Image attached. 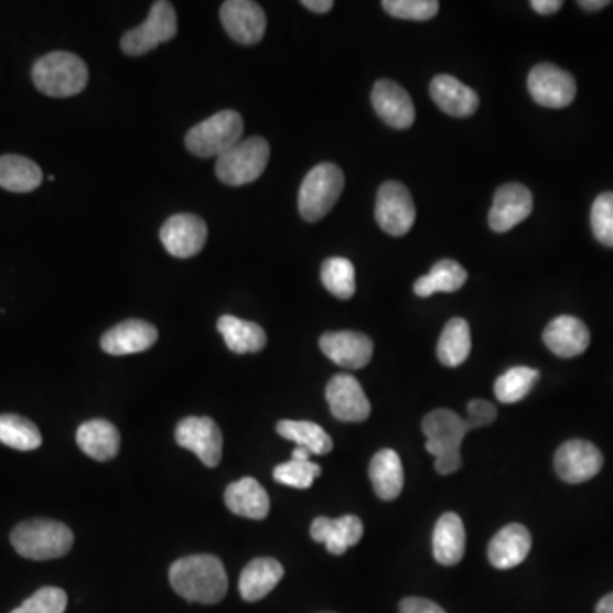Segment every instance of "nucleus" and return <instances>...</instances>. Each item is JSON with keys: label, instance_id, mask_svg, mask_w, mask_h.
Here are the masks:
<instances>
[{"label": "nucleus", "instance_id": "nucleus-30", "mask_svg": "<svg viewBox=\"0 0 613 613\" xmlns=\"http://www.w3.org/2000/svg\"><path fill=\"white\" fill-rule=\"evenodd\" d=\"M43 172L36 162L23 155H2L0 158V187L12 193H30L40 187Z\"/></svg>", "mask_w": 613, "mask_h": 613}, {"label": "nucleus", "instance_id": "nucleus-23", "mask_svg": "<svg viewBox=\"0 0 613 613\" xmlns=\"http://www.w3.org/2000/svg\"><path fill=\"white\" fill-rule=\"evenodd\" d=\"M430 94L438 108L450 117L467 118L477 111V93L452 75H437L431 80Z\"/></svg>", "mask_w": 613, "mask_h": 613}, {"label": "nucleus", "instance_id": "nucleus-7", "mask_svg": "<svg viewBox=\"0 0 613 613\" xmlns=\"http://www.w3.org/2000/svg\"><path fill=\"white\" fill-rule=\"evenodd\" d=\"M270 161V143L262 137L240 140L217 159L215 172L218 180L228 186H244L261 178Z\"/></svg>", "mask_w": 613, "mask_h": 613}, {"label": "nucleus", "instance_id": "nucleus-28", "mask_svg": "<svg viewBox=\"0 0 613 613\" xmlns=\"http://www.w3.org/2000/svg\"><path fill=\"white\" fill-rule=\"evenodd\" d=\"M368 474H370L375 493L384 502H392V499H396L402 493V487H405V467H402L400 456L394 450L384 449L375 453Z\"/></svg>", "mask_w": 613, "mask_h": 613}, {"label": "nucleus", "instance_id": "nucleus-42", "mask_svg": "<svg viewBox=\"0 0 613 613\" xmlns=\"http://www.w3.org/2000/svg\"><path fill=\"white\" fill-rule=\"evenodd\" d=\"M400 613H447L442 606L437 605V603L431 602L427 599H418V596H411V599H405L399 605Z\"/></svg>", "mask_w": 613, "mask_h": 613}, {"label": "nucleus", "instance_id": "nucleus-11", "mask_svg": "<svg viewBox=\"0 0 613 613\" xmlns=\"http://www.w3.org/2000/svg\"><path fill=\"white\" fill-rule=\"evenodd\" d=\"M176 442L195 453L206 467H217L221 464L224 438L214 419L198 416L184 418L176 428Z\"/></svg>", "mask_w": 613, "mask_h": 613}, {"label": "nucleus", "instance_id": "nucleus-14", "mask_svg": "<svg viewBox=\"0 0 613 613\" xmlns=\"http://www.w3.org/2000/svg\"><path fill=\"white\" fill-rule=\"evenodd\" d=\"M553 467L564 483H587L602 471L603 455L593 443L571 440L561 445L556 453Z\"/></svg>", "mask_w": 613, "mask_h": 613}, {"label": "nucleus", "instance_id": "nucleus-33", "mask_svg": "<svg viewBox=\"0 0 613 613\" xmlns=\"http://www.w3.org/2000/svg\"><path fill=\"white\" fill-rule=\"evenodd\" d=\"M280 437L297 443L300 449L311 452V455H325L333 450V440L319 424L312 421H292L283 419L277 424Z\"/></svg>", "mask_w": 613, "mask_h": 613}, {"label": "nucleus", "instance_id": "nucleus-37", "mask_svg": "<svg viewBox=\"0 0 613 613\" xmlns=\"http://www.w3.org/2000/svg\"><path fill=\"white\" fill-rule=\"evenodd\" d=\"M321 465L314 464L311 460L300 462L290 460L284 464L275 467L273 477L277 483L283 486L295 487V490H309L314 484L315 478L321 475Z\"/></svg>", "mask_w": 613, "mask_h": 613}, {"label": "nucleus", "instance_id": "nucleus-38", "mask_svg": "<svg viewBox=\"0 0 613 613\" xmlns=\"http://www.w3.org/2000/svg\"><path fill=\"white\" fill-rule=\"evenodd\" d=\"M67 609V593L61 588L45 587L37 590L23 605L11 613H64Z\"/></svg>", "mask_w": 613, "mask_h": 613}, {"label": "nucleus", "instance_id": "nucleus-27", "mask_svg": "<svg viewBox=\"0 0 613 613\" xmlns=\"http://www.w3.org/2000/svg\"><path fill=\"white\" fill-rule=\"evenodd\" d=\"M77 445L90 459L106 462L118 455L120 433L106 419H90L77 430Z\"/></svg>", "mask_w": 613, "mask_h": 613}, {"label": "nucleus", "instance_id": "nucleus-16", "mask_svg": "<svg viewBox=\"0 0 613 613\" xmlns=\"http://www.w3.org/2000/svg\"><path fill=\"white\" fill-rule=\"evenodd\" d=\"M534 198L524 184L509 183L497 187L494 193L493 208L490 212V225L494 233H508L525 218L530 217Z\"/></svg>", "mask_w": 613, "mask_h": 613}, {"label": "nucleus", "instance_id": "nucleus-19", "mask_svg": "<svg viewBox=\"0 0 613 613\" xmlns=\"http://www.w3.org/2000/svg\"><path fill=\"white\" fill-rule=\"evenodd\" d=\"M158 337L155 325L140 319H130L103 334L101 348L112 356L136 355L152 348Z\"/></svg>", "mask_w": 613, "mask_h": 613}, {"label": "nucleus", "instance_id": "nucleus-35", "mask_svg": "<svg viewBox=\"0 0 613 613\" xmlns=\"http://www.w3.org/2000/svg\"><path fill=\"white\" fill-rule=\"evenodd\" d=\"M540 378V372L530 367H513L497 378L494 384L496 399L503 405H515L520 402L534 389Z\"/></svg>", "mask_w": 613, "mask_h": 613}, {"label": "nucleus", "instance_id": "nucleus-4", "mask_svg": "<svg viewBox=\"0 0 613 613\" xmlns=\"http://www.w3.org/2000/svg\"><path fill=\"white\" fill-rule=\"evenodd\" d=\"M33 83L46 96L71 98L86 89L89 68L75 53H49L34 64Z\"/></svg>", "mask_w": 613, "mask_h": 613}, {"label": "nucleus", "instance_id": "nucleus-22", "mask_svg": "<svg viewBox=\"0 0 613 613\" xmlns=\"http://www.w3.org/2000/svg\"><path fill=\"white\" fill-rule=\"evenodd\" d=\"M311 537L315 542L324 544L333 556H341L362 540L363 524L355 515H344L337 520L319 516L312 521Z\"/></svg>", "mask_w": 613, "mask_h": 613}, {"label": "nucleus", "instance_id": "nucleus-15", "mask_svg": "<svg viewBox=\"0 0 613 613\" xmlns=\"http://www.w3.org/2000/svg\"><path fill=\"white\" fill-rule=\"evenodd\" d=\"M208 228L198 215L178 214L165 221L161 228V240L165 251L174 258H191L198 255L206 244Z\"/></svg>", "mask_w": 613, "mask_h": 613}, {"label": "nucleus", "instance_id": "nucleus-20", "mask_svg": "<svg viewBox=\"0 0 613 613\" xmlns=\"http://www.w3.org/2000/svg\"><path fill=\"white\" fill-rule=\"evenodd\" d=\"M590 331L580 319L561 315L553 319L544 331V343L553 355L574 358L583 355L590 346Z\"/></svg>", "mask_w": 613, "mask_h": 613}, {"label": "nucleus", "instance_id": "nucleus-10", "mask_svg": "<svg viewBox=\"0 0 613 613\" xmlns=\"http://www.w3.org/2000/svg\"><path fill=\"white\" fill-rule=\"evenodd\" d=\"M528 90L540 106L566 108L577 98V80L558 65L539 64L528 75Z\"/></svg>", "mask_w": 613, "mask_h": 613}, {"label": "nucleus", "instance_id": "nucleus-8", "mask_svg": "<svg viewBox=\"0 0 613 613\" xmlns=\"http://www.w3.org/2000/svg\"><path fill=\"white\" fill-rule=\"evenodd\" d=\"M176 33V9L168 0H158V2H153L146 23L123 34L121 50L130 56L146 55L158 49L161 43L172 40Z\"/></svg>", "mask_w": 613, "mask_h": 613}, {"label": "nucleus", "instance_id": "nucleus-39", "mask_svg": "<svg viewBox=\"0 0 613 613\" xmlns=\"http://www.w3.org/2000/svg\"><path fill=\"white\" fill-rule=\"evenodd\" d=\"M381 8L394 18L408 21H428L440 11V4L434 0H384Z\"/></svg>", "mask_w": 613, "mask_h": 613}, {"label": "nucleus", "instance_id": "nucleus-29", "mask_svg": "<svg viewBox=\"0 0 613 613\" xmlns=\"http://www.w3.org/2000/svg\"><path fill=\"white\" fill-rule=\"evenodd\" d=\"M218 331L224 337L225 344L230 352L237 355L244 353H259L266 346L265 330L256 322L243 321L234 315H222L217 322Z\"/></svg>", "mask_w": 613, "mask_h": 613}, {"label": "nucleus", "instance_id": "nucleus-45", "mask_svg": "<svg viewBox=\"0 0 613 613\" xmlns=\"http://www.w3.org/2000/svg\"><path fill=\"white\" fill-rule=\"evenodd\" d=\"M578 4H580V8H583L584 11H600V9L606 8L610 2L609 0H581Z\"/></svg>", "mask_w": 613, "mask_h": 613}, {"label": "nucleus", "instance_id": "nucleus-34", "mask_svg": "<svg viewBox=\"0 0 613 613\" xmlns=\"http://www.w3.org/2000/svg\"><path fill=\"white\" fill-rule=\"evenodd\" d=\"M43 438L36 424L18 415H0V443L21 452L42 447Z\"/></svg>", "mask_w": 613, "mask_h": 613}, {"label": "nucleus", "instance_id": "nucleus-26", "mask_svg": "<svg viewBox=\"0 0 613 613\" xmlns=\"http://www.w3.org/2000/svg\"><path fill=\"white\" fill-rule=\"evenodd\" d=\"M465 552L464 521L456 513L440 516L433 530V558L442 566H455Z\"/></svg>", "mask_w": 613, "mask_h": 613}, {"label": "nucleus", "instance_id": "nucleus-31", "mask_svg": "<svg viewBox=\"0 0 613 613\" xmlns=\"http://www.w3.org/2000/svg\"><path fill=\"white\" fill-rule=\"evenodd\" d=\"M465 281H467V271L464 270V266L453 259H442L431 268L427 277L416 280L415 293L423 299L438 292L452 293L462 289Z\"/></svg>", "mask_w": 613, "mask_h": 613}, {"label": "nucleus", "instance_id": "nucleus-44", "mask_svg": "<svg viewBox=\"0 0 613 613\" xmlns=\"http://www.w3.org/2000/svg\"><path fill=\"white\" fill-rule=\"evenodd\" d=\"M302 6L309 11L324 14V12H330L334 8V2L333 0H302Z\"/></svg>", "mask_w": 613, "mask_h": 613}, {"label": "nucleus", "instance_id": "nucleus-3", "mask_svg": "<svg viewBox=\"0 0 613 613\" xmlns=\"http://www.w3.org/2000/svg\"><path fill=\"white\" fill-rule=\"evenodd\" d=\"M12 547L19 556L33 561L64 558L74 546V534L61 521L36 518L23 521L12 530Z\"/></svg>", "mask_w": 613, "mask_h": 613}, {"label": "nucleus", "instance_id": "nucleus-21", "mask_svg": "<svg viewBox=\"0 0 613 613\" xmlns=\"http://www.w3.org/2000/svg\"><path fill=\"white\" fill-rule=\"evenodd\" d=\"M531 549V535L520 524L506 525L494 535L487 547V559L496 569H512L528 558Z\"/></svg>", "mask_w": 613, "mask_h": 613}, {"label": "nucleus", "instance_id": "nucleus-17", "mask_svg": "<svg viewBox=\"0 0 613 613\" xmlns=\"http://www.w3.org/2000/svg\"><path fill=\"white\" fill-rule=\"evenodd\" d=\"M319 346L331 362L349 370L367 367L374 356V343L370 337L355 331L322 334Z\"/></svg>", "mask_w": 613, "mask_h": 613}, {"label": "nucleus", "instance_id": "nucleus-41", "mask_svg": "<svg viewBox=\"0 0 613 613\" xmlns=\"http://www.w3.org/2000/svg\"><path fill=\"white\" fill-rule=\"evenodd\" d=\"M467 415L465 421H467L469 430H474V428H483L494 423L497 411L487 400L474 399L469 402Z\"/></svg>", "mask_w": 613, "mask_h": 613}, {"label": "nucleus", "instance_id": "nucleus-6", "mask_svg": "<svg viewBox=\"0 0 613 613\" xmlns=\"http://www.w3.org/2000/svg\"><path fill=\"white\" fill-rule=\"evenodd\" d=\"M343 171L336 164L322 162L303 178L299 191L300 215L306 222H318L330 214L343 193Z\"/></svg>", "mask_w": 613, "mask_h": 613}, {"label": "nucleus", "instance_id": "nucleus-24", "mask_svg": "<svg viewBox=\"0 0 613 613\" xmlns=\"http://www.w3.org/2000/svg\"><path fill=\"white\" fill-rule=\"evenodd\" d=\"M225 505L244 518L265 520L270 513V496L256 478L244 477L225 490Z\"/></svg>", "mask_w": 613, "mask_h": 613}, {"label": "nucleus", "instance_id": "nucleus-1", "mask_svg": "<svg viewBox=\"0 0 613 613\" xmlns=\"http://www.w3.org/2000/svg\"><path fill=\"white\" fill-rule=\"evenodd\" d=\"M169 581L178 595L187 602L214 605L227 595L228 580L221 559L209 553H196L171 566Z\"/></svg>", "mask_w": 613, "mask_h": 613}, {"label": "nucleus", "instance_id": "nucleus-12", "mask_svg": "<svg viewBox=\"0 0 613 613\" xmlns=\"http://www.w3.org/2000/svg\"><path fill=\"white\" fill-rule=\"evenodd\" d=\"M325 399L334 418L344 423H362L372 412L370 400L353 375H334L325 387Z\"/></svg>", "mask_w": 613, "mask_h": 613}, {"label": "nucleus", "instance_id": "nucleus-13", "mask_svg": "<svg viewBox=\"0 0 613 613\" xmlns=\"http://www.w3.org/2000/svg\"><path fill=\"white\" fill-rule=\"evenodd\" d=\"M221 21L228 36L239 45L261 42L266 33V14L251 0H227L221 8Z\"/></svg>", "mask_w": 613, "mask_h": 613}, {"label": "nucleus", "instance_id": "nucleus-36", "mask_svg": "<svg viewBox=\"0 0 613 613\" xmlns=\"http://www.w3.org/2000/svg\"><path fill=\"white\" fill-rule=\"evenodd\" d=\"M355 266L349 259L330 258L322 265L321 280L327 292L341 300H348L356 292Z\"/></svg>", "mask_w": 613, "mask_h": 613}, {"label": "nucleus", "instance_id": "nucleus-5", "mask_svg": "<svg viewBox=\"0 0 613 613\" xmlns=\"http://www.w3.org/2000/svg\"><path fill=\"white\" fill-rule=\"evenodd\" d=\"M244 120L233 109L217 112L187 131L186 149L196 158H221L227 150L240 142Z\"/></svg>", "mask_w": 613, "mask_h": 613}, {"label": "nucleus", "instance_id": "nucleus-46", "mask_svg": "<svg viewBox=\"0 0 613 613\" xmlns=\"http://www.w3.org/2000/svg\"><path fill=\"white\" fill-rule=\"evenodd\" d=\"M596 613H613V593L603 596L596 605Z\"/></svg>", "mask_w": 613, "mask_h": 613}, {"label": "nucleus", "instance_id": "nucleus-18", "mask_svg": "<svg viewBox=\"0 0 613 613\" xmlns=\"http://www.w3.org/2000/svg\"><path fill=\"white\" fill-rule=\"evenodd\" d=\"M372 105L378 117L396 130H406L415 123L416 109L411 96L394 80L380 79L375 84Z\"/></svg>", "mask_w": 613, "mask_h": 613}, {"label": "nucleus", "instance_id": "nucleus-47", "mask_svg": "<svg viewBox=\"0 0 613 613\" xmlns=\"http://www.w3.org/2000/svg\"><path fill=\"white\" fill-rule=\"evenodd\" d=\"M292 459L300 460V462H306V460H311V452H309V450L300 449V447H297V449L293 450Z\"/></svg>", "mask_w": 613, "mask_h": 613}, {"label": "nucleus", "instance_id": "nucleus-32", "mask_svg": "<svg viewBox=\"0 0 613 613\" xmlns=\"http://www.w3.org/2000/svg\"><path fill=\"white\" fill-rule=\"evenodd\" d=\"M471 327L465 319H450L438 341L437 353L445 367H459L471 355Z\"/></svg>", "mask_w": 613, "mask_h": 613}, {"label": "nucleus", "instance_id": "nucleus-9", "mask_svg": "<svg viewBox=\"0 0 613 613\" xmlns=\"http://www.w3.org/2000/svg\"><path fill=\"white\" fill-rule=\"evenodd\" d=\"M375 218L384 233L402 237L411 230L416 221V206L411 193L399 181H387L378 190Z\"/></svg>", "mask_w": 613, "mask_h": 613}, {"label": "nucleus", "instance_id": "nucleus-43", "mask_svg": "<svg viewBox=\"0 0 613 613\" xmlns=\"http://www.w3.org/2000/svg\"><path fill=\"white\" fill-rule=\"evenodd\" d=\"M531 8L539 14L549 15L562 8L561 0H531Z\"/></svg>", "mask_w": 613, "mask_h": 613}, {"label": "nucleus", "instance_id": "nucleus-25", "mask_svg": "<svg viewBox=\"0 0 613 613\" xmlns=\"http://www.w3.org/2000/svg\"><path fill=\"white\" fill-rule=\"evenodd\" d=\"M284 569L277 559L258 558L244 568L239 580L240 596L246 602H259L277 588Z\"/></svg>", "mask_w": 613, "mask_h": 613}, {"label": "nucleus", "instance_id": "nucleus-40", "mask_svg": "<svg viewBox=\"0 0 613 613\" xmlns=\"http://www.w3.org/2000/svg\"><path fill=\"white\" fill-rule=\"evenodd\" d=\"M591 228L603 246L613 247V193H603L591 206Z\"/></svg>", "mask_w": 613, "mask_h": 613}, {"label": "nucleus", "instance_id": "nucleus-2", "mask_svg": "<svg viewBox=\"0 0 613 613\" xmlns=\"http://www.w3.org/2000/svg\"><path fill=\"white\" fill-rule=\"evenodd\" d=\"M467 421L449 409H437L423 419L427 450L434 456V469L450 475L462 467L460 447L469 433Z\"/></svg>", "mask_w": 613, "mask_h": 613}]
</instances>
